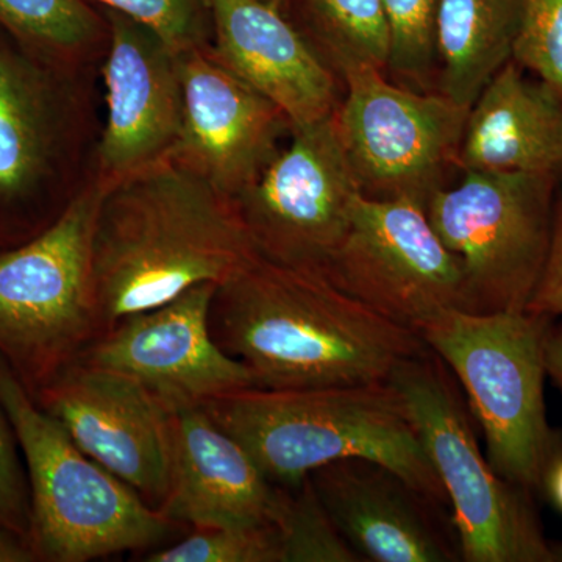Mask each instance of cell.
<instances>
[{"label":"cell","mask_w":562,"mask_h":562,"mask_svg":"<svg viewBox=\"0 0 562 562\" xmlns=\"http://www.w3.org/2000/svg\"><path fill=\"white\" fill-rule=\"evenodd\" d=\"M210 321L222 349L266 390L383 383L430 349L322 273L262 257L217 288Z\"/></svg>","instance_id":"1"},{"label":"cell","mask_w":562,"mask_h":562,"mask_svg":"<svg viewBox=\"0 0 562 562\" xmlns=\"http://www.w3.org/2000/svg\"><path fill=\"white\" fill-rule=\"evenodd\" d=\"M260 257L238 205L176 158L106 187L94 235L103 333Z\"/></svg>","instance_id":"2"},{"label":"cell","mask_w":562,"mask_h":562,"mask_svg":"<svg viewBox=\"0 0 562 562\" xmlns=\"http://www.w3.org/2000/svg\"><path fill=\"white\" fill-rule=\"evenodd\" d=\"M202 408L280 486H295L333 461L364 458L450 506L408 408L390 382L313 390L255 386Z\"/></svg>","instance_id":"3"},{"label":"cell","mask_w":562,"mask_h":562,"mask_svg":"<svg viewBox=\"0 0 562 562\" xmlns=\"http://www.w3.org/2000/svg\"><path fill=\"white\" fill-rule=\"evenodd\" d=\"M0 405L25 462L29 539L38 560H98L149 549L168 538L176 522L88 457L2 357Z\"/></svg>","instance_id":"4"},{"label":"cell","mask_w":562,"mask_h":562,"mask_svg":"<svg viewBox=\"0 0 562 562\" xmlns=\"http://www.w3.org/2000/svg\"><path fill=\"white\" fill-rule=\"evenodd\" d=\"M105 191L92 180L47 231L0 254V357L32 394L103 333L94 235Z\"/></svg>","instance_id":"5"},{"label":"cell","mask_w":562,"mask_h":562,"mask_svg":"<svg viewBox=\"0 0 562 562\" xmlns=\"http://www.w3.org/2000/svg\"><path fill=\"white\" fill-rule=\"evenodd\" d=\"M549 324V317L528 312L449 310L420 330L464 387L492 469L525 491L538 487L552 464L553 435L543 401Z\"/></svg>","instance_id":"6"},{"label":"cell","mask_w":562,"mask_h":562,"mask_svg":"<svg viewBox=\"0 0 562 562\" xmlns=\"http://www.w3.org/2000/svg\"><path fill=\"white\" fill-rule=\"evenodd\" d=\"M401 394L441 480L465 562H554L527 491L492 469L460 386L431 349L402 361L387 380Z\"/></svg>","instance_id":"7"},{"label":"cell","mask_w":562,"mask_h":562,"mask_svg":"<svg viewBox=\"0 0 562 562\" xmlns=\"http://www.w3.org/2000/svg\"><path fill=\"white\" fill-rule=\"evenodd\" d=\"M425 211L460 258L469 312H525L552 244L557 188L547 173L462 172Z\"/></svg>","instance_id":"8"},{"label":"cell","mask_w":562,"mask_h":562,"mask_svg":"<svg viewBox=\"0 0 562 562\" xmlns=\"http://www.w3.org/2000/svg\"><path fill=\"white\" fill-rule=\"evenodd\" d=\"M336 131L362 195L427 206L457 166L469 106L402 87L379 69L342 77Z\"/></svg>","instance_id":"9"},{"label":"cell","mask_w":562,"mask_h":562,"mask_svg":"<svg viewBox=\"0 0 562 562\" xmlns=\"http://www.w3.org/2000/svg\"><path fill=\"white\" fill-rule=\"evenodd\" d=\"M322 276L383 317L419 333L449 310L469 312L460 258L424 206L360 195L349 231Z\"/></svg>","instance_id":"10"},{"label":"cell","mask_w":562,"mask_h":562,"mask_svg":"<svg viewBox=\"0 0 562 562\" xmlns=\"http://www.w3.org/2000/svg\"><path fill=\"white\" fill-rule=\"evenodd\" d=\"M291 133L290 146L235 202L260 257L322 273L361 191L335 116Z\"/></svg>","instance_id":"11"},{"label":"cell","mask_w":562,"mask_h":562,"mask_svg":"<svg viewBox=\"0 0 562 562\" xmlns=\"http://www.w3.org/2000/svg\"><path fill=\"white\" fill-rule=\"evenodd\" d=\"M217 288L198 284L158 308L122 317L79 360L131 376L172 413L257 386L247 364L211 331Z\"/></svg>","instance_id":"12"},{"label":"cell","mask_w":562,"mask_h":562,"mask_svg":"<svg viewBox=\"0 0 562 562\" xmlns=\"http://www.w3.org/2000/svg\"><path fill=\"white\" fill-rule=\"evenodd\" d=\"M32 395L88 457L161 508L171 484L172 412L143 384L77 360Z\"/></svg>","instance_id":"13"},{"label":"cell","mask_w":562,"mask_h":562,"mask_svg":"<svg viewBox=\"0 0 562 562\" xmlns=\"http://www.w3.org/2000/svg\"><path fill=\"white\" fill-rule=\"evenodd\" d=\"M179 66L183 127L172 157L236 201L279 155L290 121L209 46L181 52Z\"/></svg>","instance_id":"14"},{"label":"cell","mask_w":562,"mask_h":562,"mask_svg":"<svg viewBox=\"0 0 562 562\" xmlns=\"http://www.w3.org/2000/svg\"><path fill=\"white\" fill-rule=\"evenodd\" d=\"M106 122L98 151L105 187L172 157L183 127L179 54L138 22L111 14Z\"/></svg>","instance_id":"15"},{"label":"cell","mask_w":562,"mask_h":562,"mask_svg":"<svg viewBox=\"0 0 562 562\" xmlns=\"http://www.w3.org/2000/svg\"><path fill=\"white\" fill-rule=\"evenodd\" d=\"M317 497L346 541L373 562L461 560L446 506L380 462L346 458L310 473Z\"/></svg>","instance_id":"16"},{"label":"cell","mask_w":562,"mask_h":562,"mask_svg":"<svg viewBox=\"0 0 562 562\" xmlns=\"http://www.w3.org/2000/svg\"><path fill=\"white\" fill-rule=\"evenodd\" d=\"M214 57L303 127L335 116L339 77L279 7L265 0H206Z\"/></svg>","instance_id":"17"},{"label":"cell","mask_w":562,"mask_h":562,"mask_svg":"<svg viewBox=\"0 0 562 562\" xmlns=\"http://www.w3.org/2000/svg\"><path fill=\"white\" fill-rule=\"evenodd\" d=\"M283 486L272 483L202 406L172 413V465L160 512L194 528L276 524Z\"/></svg>","instance_id":"18"},{"label":"cell","mask_w":562,"mask_h":562,"mask_svg":"<svg viewBox=\"0 0 562 562\" xmlns=\"http://www.w3.org/2000/svg\"><path fill=\"white\" fill-rule=\"evenodd\" d=\"M462 172L547 173L562 179V98L509 60L480 92L465 121Z\"/></svg>","instance_id":"19"},{"label":"cell","mask_w":562,"mask_h":562,"mask_svg":"<svg viewBox=\"0 0 562 562\" xmlns=\"http://www.w3.org/2000/svg\"><path fill=\"white\" fill-rule=\"evenodd\" d=\"M525 0H441L436 91L469 106L513 58Z\"/></svg>","instance_id":"20"},{"label":"cell","mask_w":562,"mask_h":562,"mask_svg":"<svg viewBox=\"0 0 562 562\" xmlns=\"http://www.w3.org/2000/svg\"><path fill=\"white\" fill-rule=\"evenodd\" d=\"M54 120L36 69L0 44V198H21L46 172Z\"/></svg>","instance_id":"21"},{"label":"cell","mask_w":562,"mask_h":562,"mask_svg":"<svg viewBox=\"0 0 562 562\" xmlns=\"http://www.w3.org/2000/svg\"><path fill=\"white\" fill-rule=\"evenodd\" d=\"M302 14L303 36L342 81L351 70H386L390 25L383 0H280Z\"/></svg>","instance_id":"22"},{"label":"cell","mask_w":562,"mask_h":562,"mask_svg":"<svg viewBox=\"0 0 562 562\" xmlns=\"http://www.w3.org/2000/svg\"><path fill=\"white\" fill-rule=\"evenodd\" d=\"M0 24L54 58L85 54L99 33L98 18L81 0H0Z\"/></svg>","instance_id":"23"},{"label":"cell","mask_w":562,"mask_h":562,"mask_svg":"<svg viewBox=\"0 0 562 562\" xmlns=\"http://www.w3.org/2000/svg\"><path fill=\"white\" fill-rule=\"evenodd\" d=\"M273 525L279 530L281 562L364 561L333 524L310 476L295 486H283Z\"/></svg>","instance_id":"24"},{"label":"cell","mask_w":562,"mask_h":562,"mask_svg":"<svg viewBox=\"0 0 562 562\" xmlns=\"http://www.w3.org/2000/svg\"><path fill=\"white\" fill-rule=\"evenodd\" d=\"M390 25L387 79L414 91H436V18L441 0H383Z\"/></svg>","instance_id":"25"},{"label":"cell","mask_w":562,"mask_h":562,"mask_svg":"<svg viewBox=\"0 0 562 562\" xmlns=\"http://www.w3.org/2000/svg\"><path fill=\"white\" fill-rule=\"evenodd\" d=\"M176 546L149 553V562H281L276 525L194 528Z\"/></svg>","instance_id":"26"},{"label":"cell","mask_w":562,"mask_h":562,"mask_svg":"<svg viewBox=\"0 0 562 562\" xmlns=\"http://www.w3.org/2000/svg\"><path fill=\"white\" fill-rule=\"evenodd\" d=\"M512 60L562 98V0H525Z\"/></svg>","instance_id":"27"},{"label":"cell","mask_w":562,"mask_h":562,"mask_svg":"<svg viewBox=\"0 0 562 562\" xmlns=\"http://www.w3.org/2000/svg\"><path fill=\"white\" fill-rule=\"evenodd\" d=\"M160 36L177 54L206 46V0H98Z\"/></svg>","instance_id":"28"},{"label":"cell","mask_w":562,"mask_h":562,"mask_svg":"<svg viewBox=\"0 0 562 562\" xmlns=\"http://www.w3.org/2000/svg\"><path fill=\"white\" fill-rule=\"evenodd\" d=\"M0 524L29 539L31 492L20 460V446L0 405ZM31 541V539H29Z\"/></svg>","instance_id":"29"},{"label":"cell","mask_w":562,"mask_h":562,"mask_svg":"<svg viewBox=\"0 0 562 562\" xmlns=\"http://www.w3.org/2000/svg\"><path fill=\"white\" fill-rule=\"evenodd\" d=\"M525 312L549 319L562 316V198L557 202L549 257Z\"/></svg>","instance_id":"30"},{"label":"cell","mask_w":562,"mask_h":562,"mask_svg":"<svg viewBox=\"0 0 562 562\" xmlns=\"http://www.w3.org/2000/svg\"><path fill=\"white\" fill-rule=\"evenodd\" d=\"M38 561L31 541L5 525L0 524V562Z\"/></svg>","instance_id":"31"},{"label":"cell","mask_w":562,"mask_h":562,"mask_svg":"<svg viewBox=\"0 0 562 562\" xmlns=\"http://www.w3.org/2000/svg\"><path fill=\"white\" fill-rule=\"evenodd\" d=\"M543 361H546L547 375L552 376L553 382L562 391V324H549L543 338Z\"/></svg>","instance_id":"32"},{"label":"cell","mask_w":562,"mask_h":562,"mask_svg":"<svg viewBox=\"0 0 562 562\" xmlns=\"http://www.w3.org/2000/svg\"><path fill=\"white\" fill-rule=\"evenodd\" d=\"M547 491H549L550 498L560 512H562V460L552 462L543 475Z\"/></svg>","instance_id":"33"},{"label":"cell","mask_w":562,"mask_h":562,"mask_svg":"<svg viewBox=\"0 0 562 562\" xmlns=\"http://www.w3.org/2000/svg\"><path fill=\"white\" fill-rule=\"evenodd\" d=\"M265 2L272 3V5H279L280 0H265Z\"/></svg>","instance_id":"34"}]
</instances>
